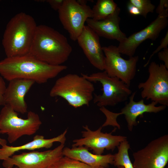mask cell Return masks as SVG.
Instances as JSON below:
<instances>
[{"label":"cell","mask_w":168,"mask_h":168,"mask_svg":"<svg viewBox=\"0 0 168 168\" xmlns=\"http://www.w3.org/2000/svg\"><path fill=\"white\" fill-rule=\"evenodd\" d=\"M7 145V141L4 139H2L0 138V145L2 147Z\"/></svg>","instance_id":"30"},{"label":"cell","mask_w":168,"mask_h":168,"mask_svg":"<svg viewBox=\"0 0 168 168\" xmlns=\"http://www.w3.org/2000/svg\"><path fill=\"white\" fill-rule=\"evenodd\" d=\"M58 12L64 28L74 41L77 40L81 34L87 19L92 18L93 16L89 6L81 5L75 0H64Z\"/></svg>","instance_id":"10"},{"label":"cell","mask_w":168,"mask_h":168,"mask_svg":"<svg viewBox=\"0 0 168 168\" xmlns=\"http://www.w3.org/2000/svg\"><path fill=\"white\" fill-rule=\"evenodd\" d=\"M85 130L82 132V138L73 140L72 147L83 146L93 151V154L102 155L105 149L113 151L121 142L127 139L122 136L113 135L101 132L102 126L96 131L91 130L87 125L83 126Z\"/></svg>","instance_id":"14"},{"label":"cell","mask_w":168,"mask_h":168,"mask_svg":"<svg viewBox=\"0 0 168 168\" xmlns=\"http://www.w3.org/2000/svg\"><path fill=\"white\" fill-rule=\"evenodd\" d=\"M18 115V113L7 105L3 106L0 112V134H7L10 143L23 136L34 134L42 124L39 115L34 112H28L26 119Z\"/></svg>","instance_id":"5"},{"label":"cell","mask_w":168,"mask_h":168,"mask_svg":"<svg viewBox=\"0 0 168 168\" xmlns=\"http://www.w3.org/2000/svg\"><path fill=\"white\" fill-rule=\"evenodd\" d=\"M96 168H104L102 167H96Z\"/></svg>","instance_id":"33"},{"label":"cell","mask_w":168,"mask_h":168,"mask_svg":"<svg viewBox=\"0 0 168 168\" xmlns=\"http://www.w3.org/2000/svg\"><path fill=\"white\" fill-rule=\"evenodd\" d=\"M79 161L63 156L47 168H96Z\"/></svg>","instance_id":"22"},{"label":"cell","mask_w":168,"mask_h":168,"mask_svg":"<svg viewBox=\"0 0 168 168\" xmlns=\"http://www.w3.org/2000/svg\"><path fill=\"white\" fill-rule=\"evenodd\" d=\"M95 87L92 83L81 76L69 73L56 81L49 95L59 96L75 108L83 105L88 106L93 99Z\"/></svg>","instance_id":"4"},{"label":"cell","mask_w":168,"mask_h":168,"mask_svg":"<svg viewBox=\"0 0 168 168\" xmlns=\"http://www.w3.org/2000/svg\"><path fill=\"white\" fill-rule=\"evenodd\" d=\"M127 8L130 14L134 16L140 15V12L138 9L129 2L127 4Z\"/></svg>","instance_id":"29"},{"label":"cell","mask_w":168,"mask_h":168,"mask_svg":"<svg viewBox=\"0 0 168 168\" xmlns=\"http://www.w3.org/2000/svg\"><path fill=\"white\" fill-rule=\"evenodd\" d=\"M158 55L159 59L164 62V65L168 69V48L164 49L163 51L159 52Z\"/></svg>","instance_id":"26"},{"label":"cell","mask_w":168,"mask_h":168,"mask_svg":"<svg viewBox=\"0 0 168 168\" xmlns=\"http://www.w3.org/2000/svg\"><path fill=\"white\" fill-rule=\"evenodd\" d=\"M133 155L134 168H165L168 162V135L152 140Z\"/></svg>","instance_id":"11"},{"label":"cell","mask_w":168,"mask_h":168,"mask_svg":"<svg viewBox=\"0 0 168 168\" xmlns=\"http://www.w3.org/2000/svg\"><path fill=\"white\" fill-rule=\"evenodd\" d=\"M91 63L101 71L104 70L105 57L99 36L87 25H85L77 40Z\"/></svg>","instance_id":"15"},{"label":"cell","mask_w":168,"mask_h":168,"mask_svg":"<svg viewBox=\"0 0 168 168\" xmlns=\"http://www.w3.org/2000/svg\"><path fill=\"white\" fill-rule=\"evenodd\" d=\"M35 83L31 80L22 79L9 81L4 95L5 105H9L17 113H26L27 106L25 97Z\"/></svg>","instance_id":"16"},{"label":"cell","mask_w":168,"mask_h":168,"mask_svg":"<svg viewBox=\"0 0 168 168\" xmlns=\"http://www.w3.org/2000/svg\"><path fill=\"white\" fill-rule=\"evenodd\" d=\"M168 45V31H167L165 36L163 38L161 42V43L159 46L154 50L152 54L150 56L147 62L144 65V67H146L149 63V61L153 55L157 53H158L163 48V49L167 48Z\"/></svg>","instance_id":"24"},{"label":"cell","mask_w":168,"mask_h":168,"mask_svg":"<svg viewBox=\"0 0 168 168\" xmlns=\"http://www.w3.org/2000/svg\"><path fill=\"white\" fill-rule=\"evenodd\" d=\"M136 92L132 93L129 97V101L121 110L119 113H115L107 109L105 107H100V110L105 115L106 120L102 127L112 125L120 129V127L117 123V118L119 115L124 114L127 124L128 130L131 132L134 126L137 124L136 121L137 117L145 113H157L164 110L166 106L161 105L156 106L158 103L152 101L147 105L144 103L143 99L138 102L134 100Z\"/></svg>","instance_id":"8"},{"label":"cell","mask_w":168,"mask_h":168,"mask_svg":"<svg viewBox=\"0 0 168 168\" xmlns=\"http://www.w3.org/2000/svg\"><path fill=\"white\" fill-rule=\"evenodd\" d=\"M81 75L90 82H99L102 86V94H94L93 101L100 107L114 106L127 100L132 94L129 86L116 77H109L105 71L88 75Z\"/></svg>","instance_id":"6"},{"label":"cell","mask_w":168,"mask_h":168,"mask_svg":"<svg viewBox=\"0 0 168 168\" xmlns=\"http://www.w3.org/2000/svg\"><path fill=\"white\" fill-rule=\"evenodd\" d=\"M66 130L58 136L50 139H45L43 136L37 135L33 138L32 141L23 145L16 147L6 145L0 148V160H5L14 155L15 152L21 150L34 151L42 148L51 147L54 142H59L65 143L66 138Z\"/></svg>","instance_id":"19"},{"label":"cell","mask_w":168,"mask_h":168,"mask_svg":"<svg viewBox=\"0 0 168 168\" xmlns=\"http://www.w3.org/2000/svg\"><path fill=\"white\" fill-rule=\"evenodd\" d=\"M64 65H53L28 54L7 57L0 61V75L9 81L16 79L31 80L39 84L46 83L67 68Z\"/></svg>","instance_id":"1"},{"label":"cell","mask_w":168,"mask_h":168,"mask_svg":"<svg viewBox=\"0 0 168 168\" xmlns=\"http://www.w3.org/2000/svg\"><path fill=\"white\" fill-rule=\"evenodd\" d=\"M14 168H18V167H15Z\"/></svg>","instance_id":"34"},{"label":"cell","mask_w":168,"mask_h":168,"mask_svg":"<svg viewBox=\"0 0 168 168\" xmlns=\"http://www.w3.org/2000/svg\"><path fill=\"white\" fill-rule=\"evenodd\" d=\"M168 8L158 14L156 18L144 28L135 32L120 42L118 46L120 54L133 56L138 47L147 39L155 40L168 24Z\"/></svg>","instance_id":"13"},{"label":"cell","mask_w":168,"mask_h":168,"mask_svg":"<svg viewBox=\"0 0 168 168\" xmlns=\"http://www.w3.org/2000/svg\"><path fill=\"white\" fill-rule=\"evenodd\" d=\"M105 56L104 71L111 77H116L129 87L136 72L138 56L125 60L121 57L118 46L110 45L102 47Z\"/></svg>","instance_id":"9"},{"label":"cell","mask_w":168,"mask_h":168,"mask_svg":"<svg viewBox=\"0 0 168 168\" xmlns=\"http://www.w3.org/2000/svg\"><path fill=\"white\" fill-rule=\"evenodd\" d=\"M37 26L31 16L23 12L17 13L10 20L2 41L7 57L29 53Z\"/></svg>","instance_id":"3"},{"label":"cell","mask_w":168,"mask_h":168,"mask_svg":"<svg viewBox=\"0 0 168 168\" xmlns=\"http://www.w3.org/2000/svg\"><path fill=\"white\" fill-rule=\"evenodd\" d=\"M149 77L144 82L140 83L138 87L142 89L143 99H150L162 105L168 106V70L163 64L155 62L150 64Z\"/></svg>","instance_id":"7"},{"label":"cell","mask_w":168,"mask_h":168,"mask_svg":"<svg viewBox=\"0 0 168 168\" xmlns=\"http://www.w3.org/2000/svg\"><path fill=\"white\" fill-rule=\"evenodd\" d=\"M6 87L4 78L0 75V106L5 105L4 95Z\"/></svg>","instance_id":"25"},{"label":"cell","mask_w":168,"mask_h":168,"mask_svg":"<svg viewBox=\"0 0 168 168\" xmlns=\"http://www.w3.org/2000/svg\"><path fill=\"white\" fill-rule=\"evenodd\" d=\"M166 8H168V0H160L156 9V12L157 13L159 14Z\"/></svg>","instance_id":"28"},{"label":"cell","mask_w":168,"mask_h":168,"mask_svg":"<svg viewBox=\"0 0 168 168\" xmlns=\"http://www.w3.org/2000/svg\"><path fill=\"white\" fill-rule=\"evenodd\" d=\"M64 144L53 149L42 152L31 151L14 155L3 160L2 165L5 168H47L63 156V150Z\"/></svg>","instance_id":"12"},{"label":"cell","mask_w":168,"mask_h":168,"mask_svg":"<svg viewBox=\"0 0 168 168\" xmlns=\"http://www.w3.org/2000/svg\"><path fill=\"white\" fill-rule=\"evenodd\" d=\"M120 8L117 7L114 12L105 19L95 21L91 18L87 19V25L99 36L110 40H115L119 42L127 37L119 27Z\"/></svg>","instance_id":"17"},{"label":"cell","mask_w":168,"mask_h":168,"mask_svg":"<svg viewBox=\"0 0 168 168\" xmlns=\"http://www.w3.org/2000/svg\"><path fill=\"white\" fill-rule=\"evenodd\" d=\"M117 7L113 0H98L92 9V18L95 21L103 20L113 13Z\"/></svg>","instance_id":"20"},{"label":"cell","mask_w":168,"mask_h":168,"mask_svg":"<svg viewBox=\"0 0 168 168\" xmlns=\"http://www.w3.org/2000/svg\"><path fill=\"white\" fill-rule=\"evenodd\" d=\"M72 51L67 38L48 26H37L29 54L53 65L66 62Z\"/></svg>","instance_id":"2"},{"label":"cell","mask_w":168,"mask_h":168,"mask_svg":"<svg viewBox=\"0 0 168 168\" xmlns=\"http://www.w3.org/2000/svg\"><path fill=\"white\" fill-rule=\"evenodd\" d=\"M77 2L81 5H87V1L85 0H78L77 1Z\"/></svg>","instance_id":"31"},{"label":"cell","mask_w":168,"mask_h":168,"mask_svg":"<svg viewBox=\"0 0 168 168\" xmlns=\"http://www.w3.org/2000/svg\"><path fill=\"white\" fill-rule=\"evenodd\" d=\"M89 149L83 146L64 147L63 156L74 159L93 167L108 168L110 164L113 165L114 155L108 154L105 155L92 154Z\"/></svg>","instance_id":"18"},{"label":"cell","mask_w":168,"mask_h":168,"mask_svg":"<svg viewBox=\"0 0 168 168\" xmlns=\"http://www.w3.org/2000/svg\"><path fill=\"white\" fill-rule=\"evenodd\" d=\"M118 152L114 155L113 165L115 166H122L124 168H134L130 159L128 151L130 144L127 140L120 142L117 147Z\"/></svg>","instance_id":"21"},{"label":"cell","mask_w":168,"mask_h":168,"mask_svg":"<svg viewBox=\"0 0 168 168\" xmlns=\"http://www.w3.org/2000/svg\"><path fill=\"white\" fill-rule=\"evenodd\" d=\"M129 2L135 6L139 11L140 15L145 18L148 13L153 12L155 8L150 0H130Z\"/></svg>","instance_id":"23"},{"label":"cell","mask_w":168,"mask_h":168,"mask_svg":"<svg viewBox=\"0 0 168 168\" xmlns=\"http://www.w3.org/2000/svg\"><path fill=\"white\" fill-rule=\"evenodd\" d=\"M117 168H124V167L122 166H119L117 167Z\"/></svg>","instance_id":"32"},{"label":"cell","mask_w":168,"mask_h":168,"mask_svg":"<svg viewBox=\"0 0 168 168\" xmlns=\"http://www.w3.org/2000/svg\"><path fill=\"white\" fill-rule=\"evenodd\" d=\"M64 0H47L48 2L51 7L55 11H58L62 5Z\"/></svg>","instance_id":"27"}]
</instances>
